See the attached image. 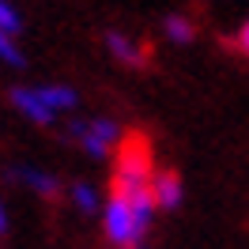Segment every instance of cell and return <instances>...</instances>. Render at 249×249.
I'll return each instance as SVG.
<instances>
[{
  "instance_id": "obj_7",
  "label": "cell",
  "mask_w": 249,
  "mask_h": 249,
  "mask_svg": "<svg viewBox=\"0 0 249 249\" xmlns=\"http://www.w3.org/2000/svg\"><path fill=\"white\" fill-rule=\"evenodd\" d=\"M109 53L121 57L124 64H140L143 61V53L132 46V38H124V34H109Z\"/></svg>"
},
{
  "instance_id": "obj_8",
  "label": "cell",
  "mask_w": 249,
  "mask_h": 249,
  "mask_svg": "<svg viewBox=\"0 0 249 249\" xmlns=\"http://www.w3.org/2000/svg\"><path fill=\"white\" fill-rule=\"evenodd\" d=\"M19 178H23L27 185H34L38 193H42V196H53V193H57V181H53L49 174H42V170H23Z\"/></svg>"
},
{
  "instance_id": "obj_9",
  "label": "cell",
  "mask_w": 249,
  "mask_h": 249,
  "mask_svg": "<svg viewBox=\"0 0 249 249\" xmlns=\"http://www.w3.org/2000/svg\"><path fill=\"white\" fill-rule=\"evenodd\" d=\"M193 23H189L185 16H170L166 19V38H174V42H189V38H193Z\"/></svg>"
},
{
  "instance_id": "obj_2",
  "label": "cell",
  "mask_w": 249,
  "mask_h": 249,
  "mask_svg": "<svg viewBox=\"0 0 249 249\" xmlns=\"http://www.w3.org/2000/svg\"><path fill=\"white\" fill-rule=\"evenodd\" d=\"M106 238L113 246H136L143 238V227L136 223L132 208L124 200H117V196H109V204H106Z\"/></svg>"
},
{
  "instance_id": "obj_12",
  "label": "cell",
  "mask_w": 249,
  "mask_h": 249,
  "mask_svg": "<svg viewBox=\"0 0 249 249\" xmlns=\"http://www.w3.org/2000/svg\"><path fill=\"white\" fill-rule=\"evenodd\" d=\"M19 27H23V19H19V12L8 4V0H0V31L4 34H16Z\"/></svg>"
},
{
  "instance_id": "obj_6",
  "label": "cell",
  "mask_w": 249,
  "mask_h": 249,
  "mask_svg": "<svg viewBox=\"0 0 249 249\" xmlns=\"http://www.w3.org/2000/svg\"><path fill=\"white\" fill-rule=\"evenodd\" d=\"M38 98L49 106V113H61V109L76 106V91L72 87H38Z\"/></svg>"
},
{
  "instance_id": "obj_4",
  "label": "cell",
  "mask_w": 249,
  "mask_h": 249,
  "mask_svg": "<svg viewBox=\"0 0 249 249\" xmlns=\"http://www.w3.org/2000/svg\"><path fill=\"white\" fill-rule=\"evenodd\" d=\"M151 196H155V208H178L181 204V181H178V174L151 178Z\"/></svg>"
},
{
  "instance_id": "obj_1",
  "label": "cell",
  "mask_w": 249,
  "mask_h": 249,
  "mask_svg": "<svg viewBox=\"0 0 249 249\" xmlns=\"http://www.w3.org/2000/svg\"><path fill=\"white\" fill-rule=\"evenodd\" d=\"M151 185V155L143 140H132L117 159V174H113V189H143Z\"/></svg>"
},
{
  "instance_id": "obj_14",
  "label": "cell",
  "mask_w": 249,
  "mask_h": 249,
  "mask_svg": "<svg viewBox=\"0 0 249 249\" xmlns=\"http://www.w3.org/2000/svg\"><path fill=\"white\" fill-rule=\"evenodd\" d=\"M4 227H8V219H4V204H0V234H4Z\"/></svg>"
},
{
  "instance_id": "obj_10",
  "label": "cell",
  "mask_w": 249,
  "mask_h": 249,
  "mask_svg": "<svg viewBox=\"0 0 249 249\" xmlns=\"http://www.w3.org/2000/svg\"><path fill=\"white\" fill-rule=\"evenodd\" d=\"M72 200H76L79 212H94V208H98V193H94L87 181H79V185L72 189Z\"/></svg>"
},
{
  "instance_id": "obj_3",
  "label": "cell",
  "mask_w": 249,
  "mask_h": 249,
  "mask_svg": "<svg viewBox=\"0 0 249 249\" xmlns=\"http://www.w3.org/2000/svg\"><path fill=\"white\" fill-rule=\"evenodd\" d=\"M117 136H121V128L113 121H94V124H87L83 128V136H79V143L87 147V155H94V159H106V151L117 143Z\"/></svg>"
},
{
  "instance_id": "obj_11",
  "label": "cell",
  "mask_w": 249,
  "mask_h": 249,
  "mask_svg": "<svg viewBox=\"0 0 249 249\" xmlns=\"http://www.w3.org/2000/svg\"><path fill=\"white\" fill-rule=\"evenodd\" d=\"M0 61L12 64V68H23V53H19V46L12 42V34L0 31Z\"/></svg>"
},
{
  "instance_id": "obj_5",
  "label": "cell",
  "mask_w": 249,
  "mask_h": 249,
  "mask_svg": "<svg viewBox=\"0 0 249 249\" xmlns=\"http://www.w3.org/2000/svg\"><path fill=\"white\" fill-rule=\"evenodd\" d=\"M12 98H16V106L23 109V113H27L34 124H49V121H53V113H49V106L42 102V98H38V91H27V87H19Z\"/></svg>"
},
{
  "instance_id": "obj_13",
  "label": "cell",
  "mask_w": 249,
  "mask_h": 249,
  "mask_svg": "<svg viewBox=\"0 0 249 249\" xmlns=\"http://www.w3.org/2000/svg\"><path fill=\"white\" fill-rule=\"evenodd\" d=\"M238 49H242V53L249 57V23L242 27V34H238Z\"/></svg>"
}]
</instances>
